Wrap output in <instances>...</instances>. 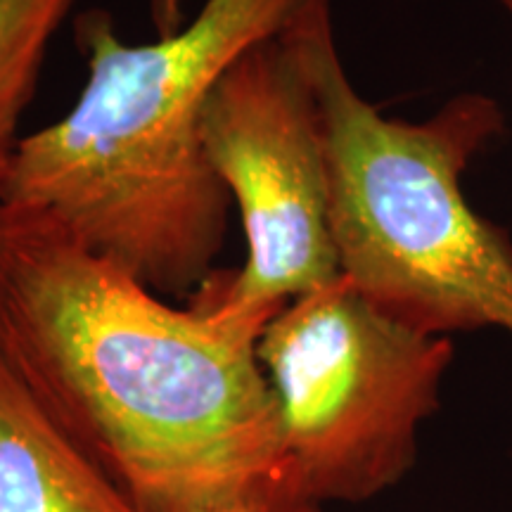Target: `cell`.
Segmentation results:
<instances>
[{"label":"cell","mask_w":512,"mask_h":512,"mask_svg":"<svg viewBox=\"0 0 512 512\" xmlns=\"http://www.w3.org/2000/svg\"><path fill=\"white\" fill-rule=\"evenodd\" d=\"M259 332L178 309L46 214L0 209V361L145 512L280 484Z\"/></svg>","instance_id":"obj_1"},{"label":"cell","mask_w":512,"mask_h":512,"mask_svg":"<svg viewBox=\"0 0 512 512\" xmlns=\"http://www.w3.org/2000/svg\"><path fill=\"white\" fill-rule=\"evenodd\" d=\"M309 0H207L181 29L128 43L107 10L74 31L86 83L74 107L19 140L3 207L46 214L162 297L192 294L226 245L230 197L202 147L214 86L280 36Z\"/></svg>","instance_id":"obj_2"},{"label":"cell","mask_w":512,"mask_h":512,"mask_svg":"<svg viewBox=\"0 0 512 512\" xmlns=\"http://www.w3.org/2000/svg\"><path fill=\"white\" fill-rule=\"evenodd\" d=\"M287 34L323 126L339 273L425 335H512V240L463 192L465 169L503 131L496 102L463 93L420 124L387 119L347 76L330 0H309Z\"/></svg>","instance_id":"obj_3"},{"label":"cell","mask_w":512,"mask_h":512,"mask_svg":"<svg viewBox=\"0 0 512 512\" xmlns=\"http://www.w3.org/2000/svg\"><path fill=\"white\" fill-rule=\"evenodd\" d=\"M256 356L280 425L273 512H323L373 501L413 470L456 349L389 318L339 275L287 304Z\"/></svg>","instance_id":"obj_4"},{"label":"cell","mask_w":512,"mask_h":512,"mask_svg":"<svg viewBox=\"0 0 512 512\" xmlns=\"http://www.w3.org/2000/svg\"><path fill=\"white\" fill-rule=\"evenodd\" d=\"M207 162L240 211L238 271H214L190 306L264 332L294 299L339 278L328 164L316 95L287 34L256 43L211 91L202 117Z\"/></svg>","instance_id":"obj_5"},{"label":"cell","mask_w":512,"mask_h":512,"mask_svg":"<svg viewBox=\"0 0 512 512\" xmlns=\"http://www.w3.org/2000/svg\"><path fill=\"white\" fill-rule=\"evenodd\" d=\"M0 512H145L0 361Z\"/></svg>","instance_id":"obj_6"},{"label":"cell","mask_w":512,"mask_h":512,"mask_svg":"<svg viewBox=\"0 0 512 512\" xmlns=\"http://www.w3.org/2000/svg\"><path fill=\"white\" fill-rule=\"evenodd\" d=\"M76 0H0V209L19 140L50 43Z\"/></svg>","instance_id":"obj_7"},{"label":"cell","mask_w":512,"mask_h":512,"mask_svg":"<svg viewBox=\"0 0 512 512\" xmlns=\"http://www.w3.org/2000/svg\"><path fill=\"white\" fill-rule=\"evenodd\" d=\"M185 3H188V0H150V15L159 36L171 34V31L183 27Z\"/></svg>","instance_id":"obj_8"},{"label":"cell","mask_w":512,"mask_h":512,"mask_svg":"<svg viewBox=\"0 0 512 512\" xmlns=\"http://www.w3.org/2000/svg\"><path fill=\"white\" fill-rule=\"evenodd\" d=\"M200 512H273V508L268 491H252V494L230 498L226 503L211 505V508Z\"/></svg>","instance_id":"obj_9"},{"label":"cell","mask_w":512,"mask_h":512,"mask_svg":"<svg viewBox=\"0 0 512 512\" xmlns=\"http://www.w3.org/2000/svg\"><path fill=\"white\" fill-rule=\"evenodd\" d=\"M501 5L505 8V12H508V17L512 19V0H501Z\"/></svg>","instance_id":"obj_10"}]
</instances>
